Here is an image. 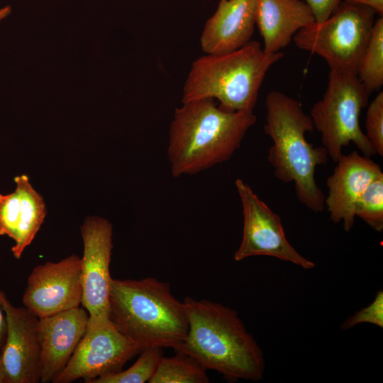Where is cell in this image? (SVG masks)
<instances>
[{
    "instance_id": "obj_1",
    "label": "cell",
    "mask_w": 383,
    "mask_h": 383,
    "mask_svg": "<svg viewBox=\"0 0 383 383\" xmlns=\"http://www.w3.org/2000/svg\"><path fill=\"white\" fill-rule=\"evenodd\" d=\"M183 301L189 330L176 352L192 357L230 382L262 379V350L236 311L208 299L186 297Z\"/></svg>"
},
{
    "instance_id": "obj_2",
    "label": "cell",
    "mask_w": 383,
    "mask_h": 383,
    "mask_svg": "<svg viewBox=\"0 0 383 383\" xmlns=\"http://www.w3.org/2000/svg\"><path fill=\"white\" fill-rule=\"evenodd\" d=\"M256 121L253 112L228 111L213 99L182 103L169 131L172 175L195 174L227 161Z\"/></svg>"
},
{
    "instance_id": "obj_3",
    "label": "cell",
    "mask_w": 383,
    "mask_h": 383,
    "mask_svg": "<svg viewBox=\"0 0 383 383\" xmlns=\"http://www.w3.org/2000/svg\"><path fill=\"white\" fill-rule=\"evenodd\" d=\"M265 108L264 131L272 142L267 160L275 177L293 182L299 201L315 213L322 212L326 196L316 182L315 171L329 157L323 146L314 147L306 138V133L314 130L310 115L298 100L276 90L267 94Z\"/></svg>"
},
{
    "instance_id": "obj_4",
    "label": "cell",
    "mask_w": 383,
    "mask_h": 383,
    "mask_svg": "<svg viewBox=\"0 0 383 383\" xmlns=\"http://www.w3.org/2000/svg\"><path fill=\"white\" fill-rule=\"evenodd\" d=\"M109 317L140 351L151 347L175 350L189 330L184 301L173 296L169 283L154 277L111 278Z\"/></svg>"
},
{
    "instance_id": "obj_5",
    "label": "cell",
    "mask_w": 383,
    "mask_h": 383,
    "mask_svg": "<svg viewBox=\"0 0 383 383\" xmlns=\"http://www.w3.org/2000/svg\"><path fill=\"white\" fill-rule=\"evenodd\" d=\"M283 56L281 51L265 52L258 41L252 40L228 53L206 54L192 65L182 103L209 98L228 111L253 112L266 74Z\"/></svg>"
},
{
    "instance_id": "obj_6",
    "label": "cell",
    "mask_w": 383,
    "mask_h": 383,
    "mask_svg": "<svg viewBox=\"0 0 383 383\" xmlns=\"http://www.w3.org/2000/svg\"><path fill=\"white\" fill-rule=\"evenodd\" d=\"M370 94L356 74L330 70L326 91L313 105L310 116L321 134L322 146L334 162L350 143L366 157L377 154L360 126L361 111L368 105Z\"/></svg>"
},
{
    "instance_id": "obj_7",
    "label": "cell",
    "mask_w": 383,
    "mask_h": 383,
    "mask_svg": "<svg viewBox=\"0 0 383 383\" xmlns=\"http://www.w3.org/2000/svg\"><path fill=\"white\" fill-rule=\"evenodd\" d=\"M371 9L341 1L322 23H314L293 38L301 50L321 56L330 70L357 73L375 21Z\"/></svg>"
},
{
    "instance_id": "obj_8",
    "label": "cell",
    "mask_w": 383,
    "mask_h": 383,
    "mask_svg": "<svg viewBox=\"0 0 383 383\" xmlns=\"http://www.w3.org/2000/svg\"><path fill=\"white\" fill-rule=\"evenodd\" d=\"M141 352L110 318L88 320L87 331L67 364L53 379L70 383L82 379L86 383L122 370L124 365Z\"/></svg>"
},
{
    "instance_id": "obj_9",
    "label": "cell",
    "mask_w": 383,
    "mask_h": 383,
    "mask_svg": "<svg viewBox=\"0 0 383 383\" xmlns=\"http://www.w3.org/2000/svg\"><path fill=\"white\" fill-rule=\"evenodd\" d=\"M239 195L243 228L240 244L234 260L253 256H270L311 270L315 263L301 255L288 241L278 214L261 200L251 187L240 179L235 182Z\"/></svg>"
},
{
    "instance_id": "obj_10",
    "label": "cell",
    "mask_w": 383,
    "mask_h": 383,
    "mask_svg": "<svg viewBox=\"0 0 383 383\" xmlns=\"http://www.w3.org/2000/svg\"><path fill=\"white\" fill-rule=\"evenodd\" d=\"M84 252L81 258L82 300L89 321L109 317V292L111 277L112 225L106 219L91 216L81 228Z\"/></svg>"
},
{
    "instance_id": "obj_11",
    "label": "cell",
    "mask_w": 383,
    "mask_h": 383,
    "mask_svg": "<svg viewBox=\"0 0 383 383\" xmlns=\"http://www.w3.org/2000/svg\"><path fill=\"white\" fill-rule=\"evenodd\" d=\"M82 300L81 258L76 255L35 266L22 301L39 318L78 307Z\"/></svg>"
},
{
    "instance_id": "obj_12",
    "label": "cell",
    "mask_w": 383,
    "mask_h": 383,
    "mask_svg": "<svg viewBox=\"0 0 383 383\" xmlns=\"http://www.w3.org/2000/svg\"><path fill=\"white\" fill-rule=\"evenodd\" d=\"M0 300L6 320L1 354L6 383L40 382V318L25 306H13L1 290Z\"/></svg>"
},
{
    "instance_id": "obj_13",
    "label": "cell",
    "mask_w": 383,
    "mask_h": 383,
    "mask_svg": "<svg viewBox=\"0 0 383 383\" xmlns=\"http://www.w3.org/2000/svg\"><path fill=\"white\" fill-rule=\"evenodd\" d=\"M335 163L336 166L326 181L325 207L330 219L333 223L343 221L344 230L348 232L354 225L358 198L368 184L383 172L378 164L357 151L343 154Z\"/></svg>"
},
{
    "instance_id": "obj_14",
    "label": "cell",
    "mask_w": 383,
    "mask_h": 383,
    "mask_svg": "<svg viewBox=\"0 0 383 383\" xmlns=\"http://www.w3.org/2000/svg\"><path fill=\"white\" fill-rule=\"evenodd\" d=\"M89 314L82 306L39 319L40 382H52L86 333Z\"/></svg>"
},
{
    "instance_id": "obj_15",
    "label": "cell",
    "mask_w": 383,
    "mask_h": 383,
    "mask_svg": "<svg viewBox=\"0 0 383 383\" xmlns=\"http://www.w3.org/2000/svg\"><path fill=\"white\" fill-rule=\"evenodd\" d=\"M14 182V192L0 194V235L14 241L11 251L15 258L20 259L40 228L46 208L43 196L33 187L27 175L17 176Z\"/></svg>"
},
{
    "instance_id": "obj_16",
    "label": "cell",
    "mask_w": 383,
    "mask_h": 383,
    "mask_svg": "<svg viewBox=\"0 0 383 383\" xmlns=\"http://www.w3.org/2000/svg\"><path fill=\"white\" fill-rule=\"evenodd\" d=\"M257 0H219L207 20L200 43L209 55L236 50L251 40L255 23Z\"/></svg>"
},
{
    "instance_id": "obj_17",
    "label": "cell",
    "mask_w": 383,
    "mask_h": 383,
    "mask_svg": "<svg viewBox=\"0 0 383 383\" xmlns=\"http://www.w3.org/2000/svg\"><path fill=\"white\" fill-rule=\"evenodd\" d=\"M314 23L311 8L302 0H257L255 23L266 52H280L299 30Z\"/></svg>"
},
{
    "instance_id": "obj_18",
    "label": "cell",
    "mask_w": 383,
    "mask_h": 383,
    "mask_svg": "<svg viewBox=\"0 0 383 383\" xmlns=\"http://www.w3.org/2000/svg\"><path fill=\"white\" fill-rule=\"evenodd\" d=\"M357 77L372 94L383 84V18L374 21L367 46L360 60Z\"/></svg>"
},
{
    "instance_id": "obj_19",
    "label": "cell",
    "mask_w": 383,
    "mask_h": 383,
    "mask_svg": "<svg viewBox=\"0 0 383 383\" xmlns=\"http://www.w3.org/2000/svg\"><path fill=\"white\" fill-rule=\"evenodd\" d=\"M206 369L192 357L182 353L162 357L149 383H208Z\"/></svg>"
},
{
    "instance_id": "obj_20",
    "label": "cell",
    "mask_w": 383,
    "mask_h": 383,
    "mask_svg": "<svg viewBox=\"0 0 383 383\" xmlns=\"http://www.w3.org/2000/svg\"><path fill=\"white\" fill-rule=\"evenodd\" d=\"M161 347L148 348L126 370L108 374L91 380L89 383H144L149 382L163 357Z\"/></svg>"
},
{
    "instance_id": "obj_21",
    "label": "cell",
    "mask_w": 383,
    "mask_h": 383,
    "mask_svg": "<svg viewBox=\"0 0 383 383\" xmlns=\"http://www.w3.org/2000/svg\"><path fill=\"white\" fill-rule=\"evenodd\" d=\"M355 215L376 231L383 230V173L374 179L357 199Z\"/></svg>"
},
{
    "instance_id": "obj_22",
    "label": "cell",
    "mask_w": 383,
    "mask_h": 383,
    "mask_svg": "<svg viewBox=\"0 0 383 383\" xmlns=\"http://www.w3.org/2000/svg\"><path fill=\"white\" fill-rule=\"evenodd\" d=\"M365 135L377 154L383 156V92L380 91L370 103L365 120Z\"/></svg>"
},
{
    "instance_id": "obj_23",
    "label": "cell",
    "mask_w": 383,
    "mask_h": 383,
    "mask_svg": "<svg viewBox=\"0 0 383 383\" xmlns=\"http://www.w3.org/2000/svg\"><path fill=\"white\" fill-rule=\"evenodd\" d=\"M368 323L383 327V291L377 292L374 301L367 306L356 311L342 324L343 330L349 329L357 324Z\"/></svg>"
},
{
    "instance_id": "obj_24",
    "label": "cell",
    "mask_w": 383,
    "mask_h": 383,
    "mask_svg": "<svg viewBox=\"0 0 383 383\" xmlns=\"http://www.w3.org/2000/svg\"><path fill=\"white\" fill-rule=\"evenodd\" d=\"M311 8L316 23L326 21L338 6L342 0H302Z\"/></svg>"
},
{
    "instance_id": "obj_25",
    "label": "cell",
    "mask_w": 383,
    "mask_h": 383,
    "mask_svg": "<svg viewBox=\"0 0 383 383\" xmlns=\"http://www.w3.org/2000/svg\"><path fill=\"white\" fill-rule=\"evenodd\" d=\"M372 9L379 16H383V0H343Z\"/></svg>"
},
{
    "instance_id": "obj_26",
    "label": "cell",
    "mask_w": 383,
    "mask_h": 383,
    "mask_svg": "<svg viewBox=\"0 0 383 383\" xmlns=\"http://www.w3.org/2000/svg\"><path fill=\"white\" fill-rule=\"evenodd\" d=\"M6 335V320L0 300V357Z\"/></svg>"
},
{
    "instance_id": "obj_27",
    "label": "cell",
    "mask_w": 383,
    "mask_h": 383,
    "mask_svg": "<svg viewBox=\"0 0 383 383\" xmlns=\"http://www.w3.org/2000/svg\"><path fill=\"white\" fill-rule=\"evenodd\" d=\"M11 12L10 6H6L0 9V22L6 18Z\"/></svg>"
},
{
    "instance_id": "obj_28",
    "label": "cell",
    "mask_w": 383,
    "mask_h": 383,
    "mask_svg": "<svg viewBox=\"0 0 383 383\" xmlns=\"http://www.w3.org/2000/svg\"><path fill=\"white\" fill-rule=\"evenodd\" d=\"M0 383H6V374L4 369V366L0 357Z\"/></svg>"
}]
</instances>
